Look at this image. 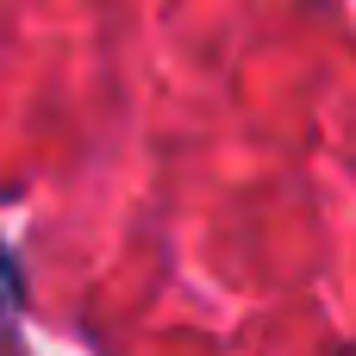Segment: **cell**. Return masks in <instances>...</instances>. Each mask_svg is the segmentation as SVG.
Instances as JSON below:
<instances>
[{"label": "cell", "mask_w": 356, "mask_h": 356, "mask_svg": "<svg viewBox=\"0 0 356 356\" xmlns=\"http://www.w3.org/2000/svg\"><path fill=\"white\" fill-rule=\"evenodd\" d=\"M13 313H19V269H13V257L0 244V332L13 325Z\"/></svg>", "instance_id": "cell-1"}]
</instances>
